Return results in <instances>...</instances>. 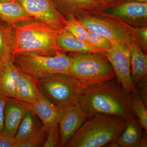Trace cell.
Wrapping results in <instances>:
<instances>
[{"instance_id": "d6a6232c", "label": "cell", "mask_w": 147, "mask_h": 147, "mask_svg": "<svg viewBox=\"0 0 147 147\" xmlns=\"http://www.w3.org/2000/svg\"><path fill=\"white\" fill-rule=\"evenodd\" d=\"M125 1L135 2L141 3H147V0H123V2Z\"/></svg>"}, {"instance_id": "7c38bea8", "label": "cell", "mask_w": 147, "mask_h": 147, "mask_svg": "<svg viewBox=\"0 0 147 147\" xmlns=\"http://www.w3.org/2000/svg\"><path fill=\"white\" fill-rule=\"evenodd\" d=\"M57 10L67 20L76 18L82 13H101L111 7L100 0H52Z\"/></svg>"}, {"instance_id": "277c9868", "label": "cell", "mask_w": 147, "mask_h": 147, "mask_svg": "<svg viewBox=\"0 0 147 147\" xmlns=\"http://www.w3.org/2000/svg\"><path fill=\"white\" fill-rule=\"evenodd\" d=\"M68 55L71 59L69 76L84 89L116 78L111 64L104 55L73 53Z\"/></svg>"}, {"instance_id": "5b68a950", "label": "cell", "mask_w": 147, "mask_h": 147, "mask_svg": "<svg viewBox=\"0 0 147 147\" xmlns=\"http://www.w3.org/2000/svg\"><path fill=\"white\" fill-rule=\"evenodd\" d=\"M65 53L60 52L53 56L23 53L12 59L22 72L39 79L55 74L69 75L71 59Z\"/></svg>"}, {"instance_id": "1f68e13d", "label": "cell", "mask_w": 147, "mask_h": 147, "mask_svg": "<svg viewBox=\"0 0 147 147\" xmlns=\"http://www.w3.org/2000/svg\"><path fill=\"white\" fill-rule=\"evenodd\" d=\"M106 2L112 6L117 5L123 2V0H100Z\"/></svg>"}, {"instance_id": "ba28073f", "label": "cell", "mask_w": 147, "mask_h": 147, "mask_svg": "<svg viewBox=\"0 0 147 147\" xmlns=\"http://www.w3.org/2000/svg\"><path fill=\"white\" fill-rule=\"evenodd\" d=\"M103 55L111 64L118 83L132 95L139 94L131 78L130 52L127 43L113 42L112 47Z\"/></svg>"}, {"instance_id": "7402d4cb", "label": "cell", "mask_w": 147, "mask_h": 147, "mask_svg": "<svg viewBox=\"0 0 147 147\" xmlns=\"http://www.w3.org/2000/svg\"><path fill=\"white\" fill-rule=\"evenodd\" d=\"M13 34L10 25L0 20V67L12 59Z\"/></svg>"}, {"instance_id": "52a82bcc", "label": "cell", "mask_w": 147, "mask_h": 147, "mask_svg": "<svg viewBox=\"0 0 147 147\" xmlns=\"http://www.w3.org/2000/svg\"><path fill=\"white\" fill-rule=\"evenodd\" d=\"M76 19L88 30L100 34L112 42L134 40L131 26L101 12L81 13Z\"/></svg>"}, {"instance_id": "e0dca14e", "label": "cell", "mask_w": 147, "mask_h": 147, "mask_svg": "<svg viewBox=\"0 0 147 147\" xmlns=\"http://www.w3.org/2000/svg\"><path fill=\"white\" fill-rule=\"evenodd\" d=\"M64 108L54 105L41 94L36 104L32 105V110L41 121L47 135L50 127L58 123Z\"/></svg>"}, {"instance_id": "f1b7e54d", "label": "cell", "mask_w": 147, "mask_h": 147, "mask_svg": "<svg viewBox=\"0 0 147 147\" xmlns=\"http://www.w3.org/2000/svg\"><path fill=\"white\" fill-rule=\"evenodd\" d=\"M7 97L0 90V134H3V131L5 108Z\"/></svg>"}, {"instance_id": "ffe728a7", "label": "cell", "mask_w": 147, "mask_h": 147, "mask_svg": "<svg viewBox=\"0 0 147 147\" xmlns=\"http://www.w3.org/2000/svg\"><path fill=\"white\" fill-rule=\"evenodd\" d=\"M37 81L36 78L23 72L17 85L15 98L32 106L35 105L41 94Z\"/></svg>"}, {"instance_id": "f546056e", "label": "cell", "mask_w": 147, "mask_h": 147, "mask_svg": "<svg viewBox=\"0 0 147 147\" xmlns=\"http://www.w3.org/2000/svg\"><path fill=\"white\" fill-rule=\"evenodd\" d=\"M138 93L147 107V77L142 79L137 84Z\"/></svg>"}, {"instance_id": "4dcf8cb0", "label": "cell", "mask_w": 147, "mask_h": 147, "mask_svg": "<svg viewBox=\"0 0 147 147\" xmlns=\"http://www.w3.org/2000/svg\"><path fill=\"white\" fill-rule=\"evenodd\" d=\"M14 138H11L4 134H0V147H15Z\"/></svg>"}, {"instance_id": "3957f363", "label": "cell", "mask_w": 147, "mask_h": 147, "mask_svg": "<svg viewBox=\"0 0 147 147\" xmlns=\"http://www.w3.org/2000/svg\"><path fill=\"white\" fill-rule=\"evenodd\" d=\"M122 117L97 114L90 116L70 138L67 147H101L116 141L126 126Z\"/></svg>"}, {"instance_id": "5bb4252c", "label": "cell", "mask_w": 147, "mask_h": 147, "mask_svg": "<svg viewBox=\"0 0 147 147\" xmlns=\"http://www.w3.org/2000/svg\"><path fill=\"white\" fill-rule=\"evenodd\" d=\"M47 133L38 117L30 110L21 121L14 139L16 141L28 138H39L46 140Z\"/></svg>"}, {"instance_id": "9a60e30c", "label": "cell", "mask_w": 147, "mask_h": 147, "mask_svg": "<svg viewBox=\"0 0 147 147\" xmlns=\"http://www.w3.org/2000/svg\"><path fill=\"white\" fill-rule=\"evenodd\" d=\"M23 72L15 65L13 59L0 67V90L7 97L15 98L18 82Z\"/></svg>"}, {"instance_id": "4316f807", "label": "cell", "mask_w": 147, "mask_h": 147, "mask_svg": "<svg viewBox=\"0 0 147 147\" xmlns=\"http://www.w3.org/2000/svg\"><path fill=\"white\" fill-rule=\"evenodd\" d=\"M43 147H61L59 124L56 123L51 127L47 133Z\"/></svg>"}, {"instance_id": "ac0fdd59", "label": "cell", "mask_w": 147, "mask_h": 147, "mask_svg": "<svg viewBox=\"0 0 147 147\" xmlns=\"http://www.w3.org/2000/svg\"><path fill=\"white\" fill-rule=\"evenodd\" d=\"M130 52L131 78L136 86L147 76V55L135 40L127 43Z\"/></svg>"}, {"instance_id": "8992f818", "label": "cell", "mask_w": 147, "mask_h": 147, "mask_svg": "<svg viewBox=\"0 0 147 147\" xmlns=\"http://www.w3.org/2000/svg\"><path fill=\"white\" fill-rule=\"evenodd\" d=\"M37 84L46 99L62 108L78 103L84 89L71 76L62 74L37 79Z\"/></svg>"}, {"instance_id": "6da1fadb", "label": "cell", "mask_w": 147, "mask_h": 147, "mask_svg": "<svg viewBox=\"0 0 147 147\" xmlns=\"http://www.w3.org/2000/svg\"><path fill=\"white\" fill-rule=\"evenodd\" d=\"M131 96L115 78L84 89L78 104L90 116L101 114L137 120L131 107Z\"/></svg>"}, {"instance_id": "4fadbf2b", "label": "cell", "mask_w": 147, "mask_h": 147, "mask_svg": "<svg viewBox=\"0 0 147 147\" xmlns=\"http://www.w3.org/2000/svg\"><path fill=\"white\" fill-rule=\"evenodd\" d=\"M32 109L31 104L15 98L7 97L3 134L9 138H14L24 115Z\"/></svg>"}, {"instance_id": "9c48e42d", "label": "cell", "mask_w": 147, "mask_h": 147, "mask_svg": "<svg viewBox=\"0 0 147 147\" xmlns=\"http://www.w3.org/2000/svg\"><path fill=\"white\" fill-rule=\"evenodd\" d=\"M36 20L55 30L64 29L67 20L57 10L52 0H15Z\"/></svg>"}, {"instance_id": "d6986e66", "label": "cell", "mask_w": 147, "mask_h": 147, "mask_svg": "<svg viewBox=\"0 0 147 147\" xmlns=\"http://www.w3.org/2000/svg\"><path fill=\"white\" fill-rule=\"evenodd\" d=\"M35 20L16 1L0 3V20L11 26Z\"/></svg>"}, {"instance_id": "30bf717a", "label": "cell", "mask_w": 147, "mask_h": 147, "mask_svg": "<svg viewBox=\"0 0 147 147\" xmlns=\"http://www.w3.org/2000/svg\"><path fill=\"white\" fill-rule=\"evenodd\" d=\"M132 27L147 26V3L125 1L101 12Z\"/></svg>"}, {"instance_id": "44dd1931", "label": "cell", "mask_w": 147, "mask_h": 147, "mask_svg": "<svg viewBox=\"0 0 147 147\" xmlns=\"http://www.w3.org/2000/svg\"><path fill=\"white\" fill-rule=\"evenodd\" d=\"M144 135L142 134L137 120H127L125 128L116 142L120 147H141Z\"/></svg>"}, {"instance_id": "8fae6325", "label": "cell", "mask_w": 147, "mask_h": 147, "mask_svg": "<svg viewBox=\"0 0 147 147\" xmlns=\"http://www.w3.org/2000/svg\"><path fill=\"white\" fill-rule=\"evenodd\" d=\"M90 116L78 103L64 108L58 121L61 147L65 146L85 119Z\"/></svg>"}, {"instance_id": "7a4b0ae2", "label": "cell", "mask_w": 147, "mask_h": 147, "mask_svg": "<svg viewBox=\"0 0 147 147\" xmlns=\"http://www.w3.org/2000/svg\"><path fill=\"white\" fill-rule=\"evenodd\" d=\"M10 26L13 34L12 58L23 53L53 56L63 52L58 44L61 30L36 20Z\"/></svg>"}, {"instance_id": "836d02e7", "label": "cell", "mask_w": 147, "mask_h": 147, "mask_svg": "<svg viewBox=\"0 0 147 147\" xmlns=\"http://www.w3.org/2000/svg\"><path fill=\"white\" fill-rule=\"evenodd\" d=\"M15 0H0V3L7 2L12 1H14Z\"/></svg>"}, {"instance_id": "603a6c76", "label": "cell", "mask_w": 147, "mask_h": 147, "mask_svg": "<svg viewBox=\"0 0 147 147\" xmlns=\"http://www.w3.org/2000/svg\"><path fill=\"white\" fill-rule=\"evenodd\" d=\"M132 110L137 117L140 126L147 131V107L139 94L132 95L131 98Z\"/></svg>"}, {"instance_id": "cb8c5ba5", "label": "cell", "mask_w": 147, "mask_h": 147, "mask_svg": "<svg viewBox=\"0 0 147 147\" xmlns=\"http://www.w3.org/2000/svg\"><path fill=\"white\" fill-rule=\"evenodd\" d=\"M64 29L78 39L88 42V30L76 18L67 20Z\"/></svg>"}, {"instance_id": "d4e9b609", "label": "cell", "mask_w": 147, "mask_h": 147, "mask_svg": "<svg viewBox=\"0 0 147 147\" xmlns=\"http://www.w3.org/2000/svg\"><path fill=\"white\" fill-rule=\"evenodd\" d=\"M88 43L105 52L112 47L113 42L100 34L88 30Z\"/></svg>"}, {"instance_id": "484cf974", "label": "cell", "mask_w": 147, "mask_h": 147, "mask_svg": "<svg viewBox=\"0 0 147 147\" xmlns=\"http://www.w3.org/2000/svg\"><path fill=\"white\" fill-rule=\"evenodd\" d=\"M134 40L137 42L142 51L147 53V26L131 27Z\"/></svg>"}, {"instance_id": "2e32d148", "label": "cell", "mask_w": 147, "mask_h": 147, "mask_svg": "<svg viewBox=\"0 0 147 147\" xmlns=\"http://www.w3.org/2000/svg\"><path fill=\"white\" fill-rule=\"evenodd\" d=\"M58 44L63 52L80 54H104L105 51L76 38L63 29L58 34Z\"/></svg>"}, {"instance_id": "83f0119b", "label": "cell", "mask_w": 147, "mask_h": 147, "mask_svg": "<svg viewBox=\"0 0 147 147\" xmlns=\"http://www.w3.org/2000/svg\"><path fill=\"white\" fill-rule=\"evenodd\" d=\"M45 141V140L39 138H28L16 141L15 147H42Z\"/></svg>"}]
</instances>
